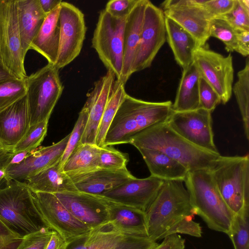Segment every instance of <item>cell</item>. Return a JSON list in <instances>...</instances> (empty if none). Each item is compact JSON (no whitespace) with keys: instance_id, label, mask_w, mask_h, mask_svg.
Listing matches in <instances>:
<instances>
[{"instance_id":"obj_1","label":"cell","mask_w":249,"mask_h":249,"mask_svg":"<svg viewBox=\"0 0 249 249\" xmlns=\"http://www.w3.org/2000/svg\"><path fill=\"white\" fill-rule=\"evenodd\" d=\"M130 144L137 148L157 150L183 165L188 170H212L221 155L202 149L187 141L166 122L150 126L136 135Z\"/></svg>"},{"instance_id":"obj_2","label":"cell","mask_w":249,"mask_h":249,"mask_svg":"<svg viewBox=\"0 0 249 249\" xmlns=\"http://www.w3.org/2000/svg\"><path fill=\"white\" fill-rule=\"evenodd\" d=\"M172 107L170 101H146L127 94L109 127L103 146L129 143L145 129L166 122L173 112Z\"/></svg>"},{"instance_id":"obj_3","label":"cell","mask_w":249,"mask_h":249,"mask_svg":"<svg viewBox=\"0 0 249 249\" xmlns=\"http://www.w3.org/2000/svg\"><path fill=\"white\" fill-rule=\"evenodd\" d=\"M184 182L195 214L211 230L228 234L235 215L223 199L211 171H188Z\"/></svg>"},{"instance_id":"obj_4","label":"cell","mask_w":249,"mask_h":249,"mask_svg":"<svg viewBox=\"0 0 249 249\" xmlns=\"http://www.w3.org/2000/svg\"><path fill=\"white\" fill-rule=\"evenodd\" d=\"M183 181L165 180L157 196L145 211L147 236L156 242L184 218L195 214Z\"/></svg>"},{"instance_id":"obj_5","label":"cell","mask_w":249,"mask_h":249,"mask_svg":"<svg viewBox=\"0 0 249 249\" xmlns=\"http://www.w3.org/2000/svg\"><path fill=\"white\" fill-rule=\"evenodd\" d=\"M0 219L22 237L48 228L33 193L24 181L16 180L0 188Z\"/></svg>"},{"instance_id":"obj_6","label":"cell","mask_w":249,"mask_h":249,"mask_svg":"<svg viewBox=\"0 0 249 249\" xmlns=\"http://www.w3.org/2000/svg\"><path fill=\"white\" fill-rule=\"evenodd\" d=\"M211 172L226 205L234 214L249 211V155L222 156Z\"/></svg>"},{"instance_id":"obj_7","label":"cell","mask_w":249,"mask_h":249,"mask_svg":"<svg viewBox=\"0 0 249 249\" xmlns=\"http://www.w3.org/2000/svg\"><path fill=\"white\" fill-rule=\"evenodd\" d=\"M25 80L30 125L49 120L64 89L59 70L48 63Z\"/></svg>"},{"instance_id":"obj_8","label":"cell","mask_w":249,"mask_h":249,"mask_svg":"<svg viewBox=\"0 0 249 249\" xmlns=\"http://www.w3.org/2000/svg\"><path fill=\"white\" fill-rule=\"evenodd\" d=\"M125 19L113 18L104 9L101 10L91 40L100 59L118 81L122 75Z\"/></svg>"},{"instance_id":"obj_9","label":"cell","mask_w":249,"mask_h":249,"mask_svg":"<svg viewBox=\"0 0 249 249\" xmlns=\"http://www.w3.org/2000/svg\"><path fill=\"white\" fill-rule=\"evenodd\" d=\"M0 60L17 78L27 76L18 28V0H0Z\"/></svg>"},{"instance_id":"obj_10","label":"cell","mask_w":249,"mask_h":249,"mask_svg":"<svg viewBox=\"0 0 249 249\" xmlns=\"http://www.w3.org/2000/svg\"><path fill=\"white\" fill-rule=\"evenodd\" d=\"M33 194L47 227L58 233L69 245L89 234L91 230L75 217L54 194Z\"/></svg>"},{"instance_id":"obj_11","label":"cell","mask_w":249,"mask_h":249,"mask_svg":"<svg viewBox=\"0 0 249 249\" xmlns=\"http://www.w3.org/2000/svg\"><path fill=\"white\" fill-rule=\"evenodd\" d=\"M193 63L200 76L215 90L221 102L226 104L232 93L234 69L231 55L224 56L205 45L196 49Z\"/></svg>"},{"instance_id":"obj_12","label":"cell","mask_w":249,"mask_h":249,"mask_svg":"<svg viewBox=\"0 0 249 249\" xmlns=\"http://www.w3.org/2000/svg\"><path fill=\"white\" fill-rule=\"evenodd\" d=\"M59 40L55 67L59 70L80 54L87 27L82 12L74 5L62 1L59 14Z\"/></svg>"},{"instance_id":"obj_13","label":"cell","mask_w":249,"mask_h":249,"mask_svg":"<svg viewBox=\"0 0 249 249\" xmlns=\"http://www.w3.org/2000/svg\"><path fill=\"white\" fill-rule=\"evenodd\" d=\"M166 40L163 12L148 0L144 11L139 45L132 67V74L150 67Z\"/></svg>"},{"instance_id":"obj_14","label":"cell","mask_w":249,"mask_h":249,"mask_svg":"<svg viewBox=\"0 0 249 249\" xmlns=\"http://www.w3.org/2000/svg\"><path fill=\"white\" fill-rule=\"evenodd\" d=\"M166 123L176 133L191 143L219 154L213 140L211 113L203 108L174 111Z\"/></svg>"},{"instance_id":"obj_15","label":"cell","mask_w":249,"mask_h":249,"mask_svg":"<svg viewBox=\"0 0 249 249\" xmlns=\"http://www.w3.org/2000/svg\"><path fill=\"white\" fill-rule=\"evenodd\" d=\"M204 0H168L161 5L165 17L170 18L189 32L198 47L204 46L210 37L211 19L202 7Z\"/></svg>"},{"instance_id":"obj_16","label":"cell","mask_w":249,"mask_h":249,"mask_svg":"<svg viewBox=\"0 0 249 249\" xmlns=\"http://www.w3.org/2000/svg\"><path fill=\"white\" fill-rule=\"evenodd\" d=\"M54 195L75 217L91 230L109 222L110 200L104 196L79 191Z\"/></svg>"},{"instance_id":"obj_17","label":"cell","mask_w":249,"mask_h":249,"mask_svg":"<svg viewBox=\"0 0 249 249\" xmlns=\"http://www.w3.org/2000/svg\"><path fill=\"white\" fill-rule=\"evenodd\" d=\"M158 244L147 236L120 232L108 222L91 230L83 242L70 249H153Z\"/></svg>"},{"instance_id":"obj_18","label":"cell","mask_w":249,"mask_h":249,"mask_svg":"<svg viewBox=\"0 0 249 249\" xmlns=\"http://www.w3.org/2000/svg\"><path fill=\"white\" fill-rule=\"evenodd\" d=\"M164 180L150 175L130 179L102 196L119 204L145 212L159 193Z\"/></svg>"},{"instance_id":"obj_19","label":"cell","mask_w":249,"mask_h":249,"mask_svg":"<svg viewBox=\"0 0 249 249\" xmlns=\"http://www.w3.org/2000/svg\"><path fill=\"white\" fill-rule=\"evenodd\" d=\"M70 134L51 145L38 147L21 163L8 165L5 169V182L21 181L37 174L60 161Z\"/></svg>"},{"instance_id":"obj_20","label":"cell","mask_w":249,"mask_h":249,"mask_svg":"<svg viewBox=\"0 0 249 249\" xmlns=\"http://www.w3.org/2000/svg\"><path fill=\"white\" fill-rule=\"evenodd\" d=\"M116 79L114 73L107 70L94 82L92 90L87 94L83 107L88 112V118L80 143L95 144L99 125Z\"/></svg>"},{"instance_id":"obj_21","label":"cell","mask_w":249,"mask_h":249,"mask_svg":"<svg viewBox=\"0 0 249 249\" xmlns=\"http://www.w3.org/2000/svg\"><path fill=\"white\" fill-rule=\"evenodd\" d=\"M30 126L26 95L0 111V146L13 149Z\"/></svg>"},{"instance_id":"obj_22","label":"cell","mask_w":249,"mask_h":249,"mask_svg":"<svg viewBox=\"0 0 249 249\" xmlns=\"http://www.w3.org/2000/svg\"><path fill=\"white\" fill-rule=\"evenodd\" d=\"M69 176L79 192L101 196L135 177L126 167L117 170L97 168Z\"/></svg>"},{"instance_id":"obj_23","label":"cell","mask_w":249,"mask_h":249,"mask_svg":"<svg viewBox=\"0 0 249 249\" xmlns=\"http://www.w3.org/2000/svg\"><path fill=\"white\" fill-rule=\"evenodd\" d=\"M148 0H138L125 19L124 32V57L121 80L125 84L132 75L131 69L140 41L144 11Z\"/></svg>"},{"instance_id":"obj_24","label":"cell","mask_w":249,"mask_h":249,"mask_svg":"<svg viewBox=\"0 0 249 249\" xmlns=\"http://www.w3.org/2000/svg\"><path fill=\"white\" fill-rule=\"evenodd\" d=\"M24 182L33 193L55 194L78 191L70 177L63 171L60 161L27 178Z\"/></svg>"},{"instance_id":"obj_25","label":"cell","mask_w":249,"mask_h":249,"mask_svg":"<svg viewBox=\"0 0 249 249\" xmlns=\"http://www.w3.org/2000/svg\"><path fill=\"white\" fill-rule=\"evenodd\" d=\"M46 16L39 0H18V28L25 57Z\"/></svg>"},{"instance_id":"obj_26","label":"cell","mask_w":249,"mask_h":249,"mask_svg":"<svg viewBox=\"0 0 249 249\" xmlns=\"http://www.w3.org/2000/svg\"><path fill=\"white\" fill-rule=\"evenodd\" d=\"M60 5L47 15L30 47L53 65L55 64L58 51Z\"/></svg>"},{"instance_id":"obj_27","label":"cell","mask_w":249,"mask_h":249,"mask_svg":"<svg viewBox=\"0 0 249 249\" xmlns=\"http://www.w3.org/2000/svg\"><path fill=\"white\" fill-rule=\"evenodd\" d=\"M166 40L177 64L184 70L193 63L198 47L195 38L172 19L165 17Z\"/></svg>"},{"instance_id":"obj_28","label":"cell","mask_w":249,"mask_h":249,"mask_svg":"<svg viewBox=\"0 0 249 249\" xmlns=\"http://www.w3.org/2000/svg\"><path fill=\"white\" fill-rule=\"evenodd\" d=\"M109 212V223L117 231L147 236L145 212L110 200Z\"/></svg>"},{"instance_id":"obj_29","label":"cell","mask_w":249,"mask_h":249,"mask_svg":"<svg viewBox=\"0 0 249 249\" xmlns=\"http://www.w3.org/2000/svg\"><path fill=\"white\" fill-rule=\"evenodd\" d=\"M151 175L164 181L180 180L184 181L188 169L177 160L160 151L144 148H138Z\"/></svg>"},{"instance_id":"obj_30","label":"cell","mask_w":249,"mask_h":249,"mask_svg":"<svg viewBox=\"0 0 249 249\" xmlns=\"http://www.w3.org/2000/svg\"><path fill=\"white\" fill-rule=\"evenodd\" d=\"M199 73L193 63L182 70L172 109L175 112L187 111L199 108Z\"/></svg>"},{"instance_id":"obj_31","label":"cell","mask_w":249,"mask_h":249,"mask_svg":"<svg viewBox=\"0 0 249 249\" xmlns=\"http://www.w3.org/2000/svg\"><path fill=\"white\" fill-rule=\"evenodd\" d=\"M100 147L95 144L80 143L62 165L68 176L89 172L98 168Z\"/></svg>"},{"instance_id":"obj_32","label":"cell","mask_w":249,"mask_h":249,"mask_svg":"<svg viewBox=\"0 0 249 249\" xmlns=\"http://www.w3.org/2000/svg\"><path fill=\"white\" fill-rule=\"evenodd\" d=\"M124 86L121 82L116 79L98 129L95 145L99 147L103 146L104 141L109 127L120 105L127 94Z\"/></svg>"},{"instance_id":"obj_33","label":"cell","mask_w":249,"mask_h":249,"mask_svg":"<svg viewBox=\"0 0 249 249\" xmlns=\"http://www.w3.org/2000/svg\"><path fill=\"white\" fill-rule=\"evenodd\" d=\"M238 79L232 86L233 92L242 116L245 136L249 138V60L237 73Z\"/></svg>"},{"instance_id":"obj_34","label":"cell","mask_w":249,"mask_h":249,"mask_svg":"<svg viewBox=\"0 0 249 249\" xmlns=\"http://www.w3.org/2000/svg\"><path fill=\"white\" fill-rule=\"evenodd\" d=\"M249 211L235 215L228 233L234 249H249Z\"/></svg>"},{"instance_id":"obj_35","label":"cell","mask_w":249,"mask_h":249,"mask_svg":"<svg viewBox=\"0 0 249 249\" xmlns=\"http://www.w3.org/2000/svg\"><path fill=\"white\" fill-rule=\"evenodd\" d=\"M237 30L226 21L218 18L212 19L210 22V36L221 40L228 52L235 51L237 45Z\"/></svg>"},{"instance_id":"obj_36","label":"cell","mask_w":249,"mask_h":249,"mask_svg":"<svg viewBox=\"0 0 249 249\" xmlns=\"http://www.w3.org/2000/svg\"><path fill=\"white\" fill-rule=\"evenodd\" d=\"M25 79L15 78L0 84V111L26 95Z\"/></svg>"},{"instance_id":"obj_37","label":"cell","mask_w":249,"mask_h":249,"mask_svg":"<svg viewBox=\"0 0 249 249\" xmlns=\"http://www.w3.org/2000/svg\"><path fill=\"white\" fill-rule=\"evenodd\" d=\"M48 122L47 119L30 125L23 138L13 148L14 152L37 148L47 134Z\"/></svg>"},{"instance_id":"obj_38","label":"cell","mask_w":249,"mask_h":249,"mask_svg":"<svg viewBox=\"0 0 249 249\" xmlns=\"http://www.w3.org/2000/svg\"><path fill=\"white\" fill-rule=\"evenodd\" d=\"M219 18L226 21L236 30L249 31V0H236L233 8Z\"/></svg>"},{"instance_id":"obj_39","label":"cell","mask_w":249,"mask_h":249,"mask_svg":"<svg viewBox=\"0 0 249 249\" xmlns=\"http://www.w3.org/2000/svg\"><path fill=\"white\" fill-rule=\"evenodd\" d=\"M128 155L107 146L100 147L98 168L108 170H117L126 167Z\"/></svg>"},{"instance_id":"obj_40","label":"cell","mask_w":249,"mask_h":249,"mask_svg":"<svg viewBox=\"0 0 249 249\" xmlns=\"http://www.w3.org/2000/svg\"><path fill=\"white\" fill-rule=\"evenodd\" d=\"M88 118L87 110L83 107L70 136L62 157L60 160L62 165L64 163L73 150L81 143Z\"/></svg>"},{"instance_id":"obj_41","label":"cell","mask_w":249,"mask_h":249,"mask_svg":"<svg viewBox=\"0 0 249 249\" xmlns=\"http://www.w3.org/2000/svg\"><path fill=\"white\" fill-rule=\"evenodd\" d=\"M199 108L212 113L221 103V99L215 90L201 76L199 81Z\"/></svg>"},{"instance_id":"obj_42","label":"cell","mask_w":249,"mask_h":249,"mask_svg":"<svg viewBox=\"0 0 249 249\" xmlns=\"http://www.w3.org/2000/svg\"><path fill=\"white\" fill-rule=\"evenodd\" d=\"M52 231L44 228L22 238L17 249H45L51 236Z\"/></svg>"},{"instance_id":"obj_43","label":"cell","mask_w":249,"mask_h":249,"mask_svg":"<svg viewBox=\"0 0 249 249\" xmlns=\"http://www.w3.org/2000/svg\"><path fill=\"white\" fill-rule=\"evenodd\" d=\"M236 2V0H204L201 6L211 20L229 13Z\"/></svg>"},{"instance_id":"obj_44","label":"cell","mask_w":249,"mask_h":249,"mask_svg":"<svg viewBox=\"0 0 249 249\" xmlns=\"http://www.w3.org/2000/svg\"><path fill=\"white\" fill-rule=\"evenodd\" d=\"M138 0H111L106 5L105 10L117 18H126Z\"/></svg>"},{"instance_id":"obj_45","label":"cell","mask_w":249,"mask_h":249,"mask_svg":"<svg viewBox=\"0 0 249 249\" xmlns=\"http://www.w3.org/2000/svg\"><path fill=\"white\" fill-rule=\"evenodd\" d=\"M191 217L189 216L182 219L168 231L167 235L183 233L196 237H201V227L199 223L194 222Z\"/></svg>"},{"instance_id":"obj_46","label":"cell","mask_w":249,"mask_h":249,"mask_svg":"<svg viewBox=\"0 0 249 249\" xmlns=\"http://www.w3.org/2000/svg\"><path fill=\"white\" fill-rule=\"evenodd\" d=\"M22 238L10 230L0 219V249H17Z\"/></svg>"},{"instance_id":"obj_47","label":"cell","mask_w":249,"mask_h":249,"mask_svg":"<svg viewBox=\"0 0 249 249\" xmlns=\"http://www.w3.org/2000/svg\"><path fill=\"white\" fill-rule=\"evenodd\" d=\"M153 249H185V240L177 233L167 235Z\"/></svg>"},{"instance_id":"obj_48","label":"cell","mask_w":249,"mask_h":249,"mask_svg":"<svg viewBox=\"0 0 249 249\" xmlns=\"http://www.w3.org/2000/svg\"><path fill=\"white\" fill-rule=\"evenodd\" d=\"M237 45L235 52L243 56L249 54V31L237 30Z\"/></svg>"},{"instance_id":"obj_49","label":"cell","mask_w":249,"mask_h":249,"mask_svg":"<svg viewBox=\"0 0 249 249\" xmlns=\"http://www.w3.org/2000/svg\"><path fill=\"white\" fill-rule=\"evenodd\" d=\"M14 153L13 149L0 146V179L5 180V169Z\"/></svg>"},{"instance_id":"obj_50","label":"cell","mask_w":249,"mask_h":249,"mask_svg":"<svg viewBox=\"0 0 249 249\" xmlns=\"http://www.w3.org/2000/svg\"><path fill=\"white\" fill-rule=\"evenodd\" d=\"M69 246L58 233L52 231L50 239L45 249H67Z\"/></svg>"},{"instance_id":"obj_51","label":"cell","mask_w":249,"mask_h":249,"mask_svg":"<svg viewBox=\"0 0 249 249\" xmlns=\"http://www.w3.org/2000/svg\"><path fill=\"white\" fill-rule=\"evenodd\" d=\"M36 149L26 150L14 153V154L12 157L8 165H16L21 163L27 157L33 153Z\"/></svg>"},{"instance_id":"obj_52","label":"cell","mask_w":249,"mask_h":249,"mask_svg":"<svg viewBox=\"0 0 249 249\" xmlns=\"http://www.w3.org/2000/svg\"><path fill=\"white\" fill-rule=\"evenodd\" d=\"M41 7L44 12L47 15L57 6L59 5L61 0H39Z\"/></svg>"},{"instance_id":"obj_53","label":"cell","mask_w":249,"mask_h":249,"mask_svg":"<svg viewBox=\"0 0 249 249\" xmlns=\"http://www.w3.org/2000/svg\"><path fill=\"white\" fill-rule=\"evenodd\" d=\"M15 78L17 77L5 67L0 60V84Z\"/></svg>"},{"instance_id":"obj_54","label":"cell","mask_w":249,"mask_h":249,"mask_svg":"<svg viewBox=\"0 0 249 249\" xmlns=\"http://www.w3.org/2000/svg\"><path fill=\"white\" fill-rule=\"evenodd\" d=\"M3 180H5L4 179H0V185L2 183Z\"/></svg>"}]
</instances>
